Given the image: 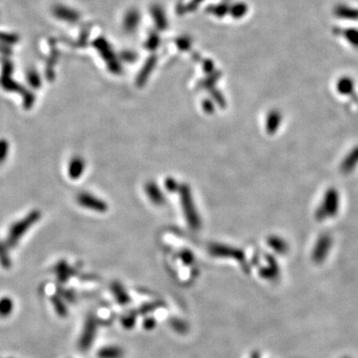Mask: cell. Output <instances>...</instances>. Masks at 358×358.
I'll list each match as a JSON object with an SVG mask.
<instances>
[{
  "label": "cell",
  "instance_id": "obj_1",
  "mask_svg": "<svg viewBox=\"0 0 358 358\" xmlns=\"http://www.w3.org/2000/svg\"><path fill=\"white\" fill-rule=\"evenodd\" d=\"M39 218H40V213L37 211H33L29 213L25 218L14 223L9 230V235H8L9 244L15 245Z\"/></svg>",
  "mask_w": 358,
  "mask_h": 358
},
{
  "label": "cell",
  "instance_id": "obj_2",
  "mask_svg": "<svg viewBox=\"0 0 358 358\" xmlns=\"http://www.w3.org/2000/svg\"><path fill=\"white\" fill-rule=\"evenodd\" d=\"M330 245L331 244H330L329 238H328V237L322 238L318 242L315 250H313V255H312L313 261L319 264L322 263L327 258L328 251L330 249Z\"/></svg>",
  "mask_w": 358,
  "mask_h": 358
},
{
  "label": "cell",
  "instance_id": "obj_3",
  "mask_svg": "<svg viewBox=\"0 0 358 358\" xmlns=\"http://www.w3.org/2000/svg\"><path fill=\"white\" fill-rule=\"evenodd\" d=\"M78 202L85 206V207H89V208H92V209H96V210H103L104 207H103V203L99 200H97L96 198H94L93 196L89 195V194H86V193H83V194H80L78 196Z\"/></svg>",
  "mask_w": 358,
  "mask_h": 358
},
{
  "label": "cell",
  "instance_id": "obj_4",
  "mask_svg": "<svg viewBox=\"0 0 358 358\" xmlns=\"http://www.w3.org/2000/svg\"><path fill=\"white\" fill-rule=\"evenodd\" d=\"M83 170H84V162L82 158L74 157L69 163V168H68L69 176L72 179H77L81 176Z\"/></svg>",
  "mask_w": 358,
  "mask_h": 358
},
{
  "label": "cell",
  "instance_id": "obj_5",
  "mask_svg": "<svg viewBox=\"0 0 358 358\" xmlns=\"http://www.w3.org/2000/svg\"><path fill=\"white\" fill-rule=\"evenodd\" d=\"M9 150V144L5 140H0V163L5 161Z\"/></svg>",
  "mask_w": 358,
  "mask_h": 358
},
{
  "label": "cell",
  "instance_id": "obj_6",
  "mask_svg": "<svg viewBox=\"0 0 358 358\" xmlns=\"http://www.w3.org/2000/svg\"><path fill=\"white\" fill-rule=\"evenodd\" d=\"M342 358H349V357H347V356H344V357H342Z\"/></svg>",
  "mask_w": 358,
  "mask_h": 358
}]
</instances>
